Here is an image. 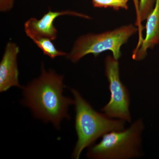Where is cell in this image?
Returning <instances> with one entry per match:
<instances>
[{"label": "cell", "instance_id": "5b68a950", "mask_svg": "<svg viewBox=\"0 0 159 159\" xmlns=\"http://www.w3.org/2000/svg\"><path fill=\"white\" fill-rule=\"evenodd\" d=\"M105 73L109 82L110 99L101 111L109 118L130 122V97L128 89L120 79L118 59L113 56L106 57Z\"/></svg>", "mask_w": 159, "mask_h": 159}, {"label": "cell", "instance_id": "4fadbf2b", "mask_svg": "<svg viewBox=\"0 0 159 159\" xmlns=\"http://www.w3.org/2000/svg\"><path fill=\"white\" fill-rule=\"evenodd\" d=\"M133 1L134 5L135 8L136 12L137 15L138 14L139 11V0H133Z\"/></svg>", "mask_w": 159, "mask_h": 159}, {"label": "cell", "instance_id": "8992f818", "mask_svg": "<svg viewBox=\"0 0 159 159\" xmlns=\"http://www.w3.org/2000/svg\"><path fill=\"white\" fill-rule=\"evenodd\" d=\"M62 16H71L85 19H90L88 16L71 10L54 11H49L44 15L40 19L31 18L24 25L26 35L33 41L43 38L51 40L56 39L57 31L54 27V22L57 17Z\"/></svg>", "mask_w": 159, "mask_h": 159}, {"label": "cell", "instance_id": "8fae6325", "mask_svg": "<svg viewBox=\"0 0 159 159\" xmlns=\"http://www.w3.org/2000/svg\"><path fill=\"white\" fill-rule=\"evenodd\" d=\"M129 0H92L93 6L95 8H110L114 10L121 9L127 10Z\"/></svg>", "mask_w": 159, "mask_h": 159}, {"label": "cell", "instance_id": "52a82bcc", "mask_svg": "<svg viewBox=\"0 0 159 159\" xmlns=\"http://www.w3.org/2000/svg\"><path fill=\"white\" fill-rule=\"evenodd\" d=\"M20 52L18 46L14 43L6 44L0 63V92H6L13 87L22 88L19 82L17 58Z\"/></svg>", "mask_w": 159, "mask_h": 159}, {"label": "cell", "instance_id": "30bf717a", "mask_svg": "<svg viewBox=\"0 0 159 159\" xmlns=\"http://www.w3.org/2000/svg\"><path fill=\"white\" fill-rule=\"evenodd\" d=\"M34 43L43 51L44 54L54 59L58 56H66L67 54L57 50L54 45L52 40L49 39L43 38L34 41Z\"/></svg>", "mask_w": 159, "mask_h": 159}, {"label": "cell", "instance_id": "7c38bea8", "mask_svg": "<svg viewBox=\"0 0 159 159\" xmlns=\"http://www.w3.org/2000/svg\"><path fill=\"white\" fill-rule=\"evenodd\" d=\"M15 0H0V10L2 12L10 11L14 5Z\"/></svg>", "mask_w": 159, "mask_h": 159}, {"label": "cell", "instance_id": "277c9868", "mask_svg": "<svg viewBox=\"0 0 159 159\" xmlns=\"http://www.w3.org/2000/svg\"><path fill=\"white\" fill-rule=\"evenodd\" d=\"M138 31L136 26L129 25L99 34L82 35L76 40L70 51L66 55V58L72 62L77 63L88 54L97 57L102 52L109 51L112 53L113 57L118 60L122 54V46Z\"/></svg>", "mask_w": 159, "mask_h": 159}, {"label": "cell", "instance_id": "7a4b0ae2", "mask_svg": "<svg viewBox=\"0 0 159 159\" xmlns=\"http://www.w3.org/2000/svg\"><path fill=\"white\" fill-rule=\"evenodd\" d=\"M74 97L75 129L78 139L72 153L80 158L83 151L93 145L97 139L110 132L125 129V121L109 118L93 108L77 90H71Z\"/></svg>", "mask_w": 159, "mask_h": 159}, {"label": "cell", "instance_id": "9c48e42d", "mask_svg": "<svg viewBox=\"0 0 159 159\" xmlns=\"http://www.w3.org/2000/svg\"><path fill=\"white\" fill-rule=\"evenodd\" d=\"M156 0H140L139 1V11L137 15L136 26L139 30V39L137 45L141 44L143 41L142 31L143 30L141 23L143 21L146 20L148 15L153 10Z\"/></svg>", "mask_w": 159, "mask_h": 159}, {"label": "cell", "instance_id": "ba28073f", "mask_svg": "<svg viewBox=\"0 0 159 159\" xmlns=\"http://www.w3.org/2000/svg\"><path fill=\"white\" fill-rule=\"evenodd\" d=\"M146 20L145 37L133 51L132 58L137 61L144 59L148 49L153 48L159 43V0L156 1L153 10Z\"/></svg>", "mask_w": 159, "mask_h": 159}, {"label": "cell", "instance_id": "3957f363", "mask_svg": "<svg viewBox=\"0 0 159 159\" xmlns=\"http://www.w3.org/2000/svg\"><path fill=\"white\" fill-rule=\"evenodd\" d=\"M145 129L142 119H137L129 128L113 131L91 146L87 156L92 159H131L143 156L142 135Z\"/></svg>", "mask_w": 159, "mask_h": 159}, {"label": "cell", "instance_id": "6da1fadb", "mask_svg": "<svg viewBox=\"0 0 159 159\" xmlns=\"http://www.w3.org/2000/svg\"><path fill=\"white\" fill-rule=\"evenodd\" d=\"M63 77L42 66L40 76L23 87V104L29 107L34 116L50 122L57 129L64 119H70L69 107L74 100L63 95Z\"/></svg>", "mask_w": 159, "mask_h": 159}]
</instances>
